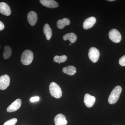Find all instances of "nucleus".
<instances>
[{
  "label": "nucleus",
  "instance_id": "obj_5",
  "mask_svg": "<svg viewBox=\"0 0 125 125\" xmlns=\"http://www.w3.org/2000/svg\"><path fill=\"white\" fill-rule=\"evenodd\" d=\"M109 39L114 42L119 43L121 40L122 37L120 32L116 29H112L109 31Z\"/></svg>",
  "mask_w": 125,
  "mask_h": 125
},
{
  "label": "nucleus",
  "instance_id": "obj_13",
  "mask_svg": "<svg viewBox=\"0 0 125 125\" xmlns=\"http://www.w3.org/2000/svg\"><path fill=\"white\" fill-rule=\"evenodd\" d=\"M40 3L45 6L49 8H55L58 7V3L53 0H40Z\"/></svg>",
  "mask_w": 125,
  "mask_h": 125
},
{
  "label": "nucleus",
  "instance_id": "obj_8",
  "mask_svg": "<svg viewBox=\"0 0 125 125\" xmlns=\"http://www.w3.org/2000/svg\"><path fill=\"white\" fill-rule=\"evenodd\" d=\"M95 101L96 98L94 96H91L88 94H85L84 102L86 106L89 108L92 107L95 103Z\"/></svg>",
  "mask_w": 125,
  "mask_h": 125
},
{
  "label": "nucleus",
  "instance_id": "obj_15",
  "mask_svg": "<svg viewBox=\"0 0 125 125\" xmlns=\"http://www.w3.org/2000/svg\"><path fill=\"white\" fill-rule=\"evenodd\" d=\"M62 72L70 75H74L76 73V69L73 66H69L63 68Z\"/></svg>",
  "mask_w": 125,
  "mask_h": 125
},
{
  "label": "nucleus",
  "instance_id": "obj_18",
  "mask_svg": "<svg viewBox=\"0 0 125 125\" xmlns=\"http://www.w3.org/2000/svg\"><path fill=\"white\" fill-rule=\"evenodd\" d=\"M4 51L3 53V57L5 59H7L10 58L11 55L12 51L10 47L9 46H5L4 47Z\"/></svg>",
  "mask_w": 125,
  "mask_h": 125
},
{
  "label": "nucleus",
  "instance_id": "obj_14",
  "mask_svg": "<svg viewBox=\"0 0 125 125\" xmlns=\"http://www.w3.org/2000/svg\"><path fill=\"white\" fill-rule=\"evenodd\" d=\"M70 21L67 18H64L62 19L58 20L57 23V28L59 29H62L64 28L65 26L69 25Z\"/></svg>",
  "mask_w": 125,
  "mask_h": 125
},
{
  "label": "nucleus",
  "instance_id": "obj_26",
  "mask_svg": "<svg viewBox=\"0 0 125 125\" xmlns=\"http://www.w3.org/2000/svg\"></svg>",
  "mask_w": 125,
  "mask_h": 125
},
{
  "label": "nucleus",
  "instance_id": "obj_6",
  "mask_svg": "<svg viewBox=\"0 0 125 125\" xmlns=\"http://www.w3.org/2000/svg\"><path fill=\"white\" fill-rule=\"evenodd\" d=\"M10 79L9 75L5 74L0 76V89L4 90L7 89L10 84Z\"/></svg>",
  "mask_w": 125,
  "mask_h": 125
},
{
  "label": "nucleus",
  "instance_id": "obj_17",
  "mask_svg": "<svg viewBox=\"0 0 125 125\" xmlns=\"http://www.w3.org/2000/svg\"><path fill=\"white\" fill-rule=\"evenodd\" d=\"M43 32L45 34L47 40H49L51 39L52 34L51 28L48 24H46L43 27Z\"/></svg>",
  "mask_w": 125,
  "mask_h": 125
},
{
  "label": "nucleus",
  "instance_id": "obj_9",
  "mask_svg": "<svg viewBox=\"0 0 125 125\" xmlns=\"http://www.w3.org/2000/svg\"><path fill=\"white\" fill-rule=\"evenodd\" d=\"M11 10L9 5L5 2H0V13L6 16H9L11 14Z\"/></svg>",
  "mask_w": 125,
  "mask_h": 125
},
{
  "label": "nucleus",
  "instance_id": "obj_12",
  "mask_svg": "<svg viewBox=\"0 0 125 125\" xmlns=\"http://www.w3.org/2000/svg\"><path fill=\"white\" fill-rule=\"evenodd\" d=\"M27 19L29 24L31 26H34L37 21V15L35 11H30L27 15Z\"/></svg>",
  "mask_w": 125,
  "mask_h": 125
},
{
  "label": "nucleus",
  "instance_id": "obj_25",
  "mask_svg": "<svg viewBox=\"0 0 125 125\" xmlns=\"http://www.w3.org/2000/svg\"><path fill=\"white\" fill-rule=\"evenodd\" d=\"M70 45H71V43H70Z\"/></svg>",
  "mask_w": 125,
  "mask_h": 125
},
{
  "label": "nucleus",
  "instance_id": "obj_20",
  "mask_svg": "<svg viewBox=\"0 0 125 125\" xmlns=\"http://www.w3.org/2000/svg\"><path fill=\"white\" fill-rule=\"evenodd\" d=\"M18 120L16 118H13L7 121L3 125H15Z\"/></svg>",
  "mask_w": 125,
  "mask_h": 125
},
{
  "label": "nucleus",
  "instance_id": "obj_2",
  "mask_svg": "<svg viewBox=\"0 0 125 125\" xmlns=\"http://www.w3.org/2000/svg\"><path fill=\"white\" fill-rule=\"evenodd\" d=\"M49 92L52 97L56 98H60L62 96V91L60 87L55 83L52 82L49 87Z\"/></svg>",
  "mask_w": 125,
  "mask_h": 125
},
{
  "label": "nucleus",
  "instance_id": "obj_3",
  "mask_svg": "<svg viewBox=\"0 0 125 125\" xmlns=\"http://www.w3.org/2000/svg\"><path fill=\"white\" fill-rule=\"evenodd\" d=\"M33 59L32 52L30 50H26L22 54L21 62L23 64L28 65L31 64Z\"/></svg>",
  "mask_w": 125,
  "mask_h": 125
},
{
  "label": "nucleus",
  "instance_id": "obj_11",
  "mask_svg": "<svg viewBox=\"0 0 125 125\" xmlns=\"http://www.w3.org/2000/svg\"><path fill=\"white\" fill-rule=\"evenodd\" d=\"M54 122L55 125H66L67 123L65 117L62 114H58L55 117Z\"/></svg>",
  "mask_w": 125,
  "mask_h": 125
},
{
  "label": "nucleus",
  "instance_id": "obj_16",
  "mask_svg": "<svg viewBox=\"0 0 125 125\" xmlns=\"http://www.w3.org/2000/svg\"><path fill=\"white\" fill-rule=\"evenodd\" d=\"M77 36L73 33H70L66 34L63 37V40L65 41L69 40L71 43H73L77 40Z\"/></svg>",
  "mask_w": 125,
  "mask_h": 125
},
{
  "label": "nucleus",
  "instance_id": "obj_21",
  "mask_svg": "<svg viewBox=\"0 0 125 125\" xmlns=\"http://www.w3.org/2000/svg\"><path fill=\"white\" fill-rule=\"evenodd\" d=\"M119 64L122 66H125V55L120 58L119 61Z\"/></svg>",
  "mask_w": 125,
  "mask_h": 125
},
{
  "label": "nucleus",
  "instance_id": "obj_24",
  "mask_svg": "<svg viewBox=\"0 0 125 125\" xmlns=\"http://www.w3.org/2000/svg\"><path fill=\"white\" fill-rule=\"evenodd\" d=\"M107 1H115V0H108Z\"/></svg>",
  "mask_w": 125,
  "mask_h": 125
},
{
  "label": "nucleus",
  "instance_id": "obj_23",
  "mask_svg": "<svg viewBox=\"0 0 125 125\" xmlns=\"http://www.w3.org/2000/svg\"><path fill=\"white\" fill-rule=\"evenodd\" d=\"M5 25L4 23L1 21H0V31L3 30L4 29Z\"/></svg>",
  "mask_w": 125,
  "mask_h": 125
},
{
  "label": "nucleus",
  "instance_id": "obj_10",
  "mask_svg": "<svg viewBox=\"0 0 125 125\" xmlns=\"http://www.w3.org/2000/svg\"><path fill=\"white\" fill-rule=\"evenodd\" d=\"M96 18L94 17H91L86 19L83 23V28L84 29L87 30L91 28L94 25L96 22Z\"/></svg>",
  "mask_w": 125,
  "mask_h": 125
},
{
  "label": "nucleus",
  "instance_id": "obj_19",
  "mask_svg": "<svg viewBox=\"0 0 125 125\" xmlns=\"http://www.w3.org/2000/svg\"><path fill=\"white\" fill-rule=\"evenodd\" d=\"M67 59V57L65 55L59 56H56L54 57V61L55 62H58L59 64L65 62Z\"/></svg>",
  "mask_w": 125,
  "mask_h": 125
},
{
  "label": "nucleus",
  "instance_id": "obj_7",
  "mask_svg": "<svg viewBox=\"0 0 125 125\" xmlns=\"http://www.w3.org/2000/svg\"><path fill=\"white\" fill-rule=\"evenodd\" d=\"M22 104V101L20 99H18L14 101L7 107V111L9 113L17 111L20 108Z\"/></svg>",
  "mask_w": 125,
  "mask_h": 125
},
{
  "label": "nucleus",
  "instance_id": "obj_4",
  "mask_svg": "<svg viewBox=\"0 0 125 125\" xmlns=\"http://www.w3.org/2000/svg\"><path fill=\"white\" fill-rule=\"evenodd\" d=\"M88 56L90 60L92 62L95 63L98 61L100 56V52L96 48L92 47L89 51Z\"/></svg>",
  "mask_w": 125,
  "mask_h": 125
},
{
  "label": "nucleus",
  "instance_id": "obj_1",
  "mask_svg": "<svg viewBox=\"0 0 125 125\" xmlns=\"http://www.w3.org/2000/svg\"><path fill=\"white\" fill-rule=\"evenodd\" d=\"M122 90L121 87L119 85L114 88L108 98V102L110 104H113L116 103L119 98Z\"/></svg>",
  "mask_w": 125,
  "mask_h": 125
},
{
  "label": "nucleus",
  "instance_id": "obj_22",
  "mask_svg": "<svg viewBox=\"0 0 125 125\" xmlns=\"http://www.w3.org/2000/svg\"><path fill=\"white\" fill-rule=\"evenodd\" d=\"M40 98L38 96L32 97L30 98V101L31 102H38L39 101Z\"/></svg>",
  "mask_w": 125,
  "mask_h": 125
}]
</instances>
